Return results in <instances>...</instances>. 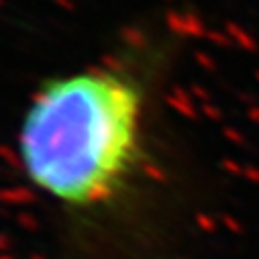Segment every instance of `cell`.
I'll return each mask as SVG.
<instances>
[{"label":"cell","instance_id":"cell-1","mask_svg":"<svg viewBox=\"0 0 259 259\" xmlns=\"http://www.w3.org/2000/svg\"><path fill=\"white\" fill-rule=\"evenodd\" d=\"M180 45L167 25H137L100 55L37 82L13 151L39 198L74 221H102L155 190L165 178V92Z\"/></svg>","mask_w":259,"mask_h":259}]
</instances>
